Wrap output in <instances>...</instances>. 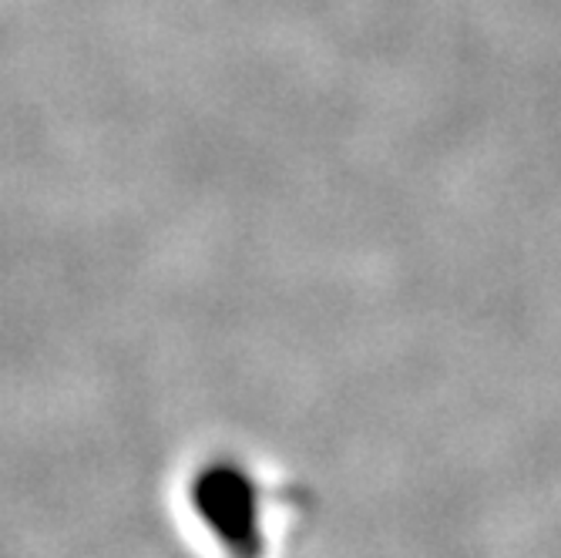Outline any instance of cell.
I'll use <instances>...</instances> for the list:
<instances>
[{
	"label": "cell",
	"mask_w": 561,
	"mask_h": 558,
	"mask_svg": "<svg viewBox=\"0 0 561 558\" xmlns=\"http://www.w3.org/2000/svg\"><path fill=\"white\" fill-rule=\"evenodd\" d=\"M188 504L229 558H266L263 488L236 458L202 465L188 481Z\"/></svg>",
	"instance_id": "6da1fadb"
}]
</instances>
